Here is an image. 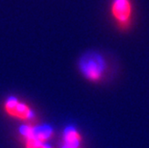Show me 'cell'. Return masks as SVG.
I'll use <instances>...</instances> for the list:
<instances>
[{
    "mask_svg": "<svg viewBox=\"0 0 149 148\" xmlns=\"http://www.w3.org/2000/svg\"><path fill=\"white\" fill-rule=\"evenodd\" d=\"M77 68L82 77L90 83H101L107 76L108 62L106 57L96 50L83 53L77 62Z\"/></svg>",
    "mask_w": 149,
    "mask_h": 148,
    "instance_id": "6da1fadb",
    "label": "cell"
},
{
    "mask_svg": "<svg viewBox=\"0 0 149 148\" xmlns=\"http://www.w3.org/2000/svg\"><path fill=\"white\" fill-rule=\"evenodd\" d=\"M2 107L3 111L8 116L23 121L24 123H32L37 117L36 113L31 106L15 95L6 97Z\"/></svg>",
    "mask_w": 149,
    "mask_h": 148,
    "instance_id": "7a4b0ae2",
    "label": "cell"
},
{
    "mask_svg": "<svg viewBox=\"0 0 149 148\" xmlns=\"http://www.w3.org/2000/svg\"><path fill=\"white\" fill-rule=\"evenodd\" d=\"M111 15L120 31H127L132 25L133 7L132 0H111Z\"/></svg>",
    "mask_w": 149,
    "mask_h": 148,
    "instance_id": "3957f363",
    "label": "cell"
},
{
    "mask_svg": "<svg viewBox=\"0 0 149 148\" xmlns=\"http://www.w3.org/2000/svg\"><path fill=\"white\" fill-rule=\"evenodd\" d=\"M22 140H36L48 142L54 136V129L50 124L24 123L18 129Z\"/></svg>",
    "mask_w": 149,
    "mask_h": 148,
    "instance_id": "277c9868",
    "label": "cell"
},
{
    "mask_svg": "<svg viewBox=\"0 0 149 148\" xmlns=\"http://www.w3.org/2000/svg\"><path fill=\"white\" fill-rule=\"evenodd\" d=\"M60 148H83V137L75 125H66L63 130Z\"/></svg>",
    "mask_w": 149,
    "mask_h": 148,
    "instance_id": "5b68a950",
    "label": "cell"
},
{
    "mask_svg": "<svg viewBox=\"0 0 149 148\" xmlns=\"http://www.w3.org/2000/svg\"><path fill=\"white\" fill-rule=\"evenodd\" d=\"M24 148H54L48 142H42L36 140H22Z\"/></svg>",
    "mask_w": 149,
    "mask_h": 148,
    "instance_id": "8992f818",
    "label": "cell"
}]
</instances>
